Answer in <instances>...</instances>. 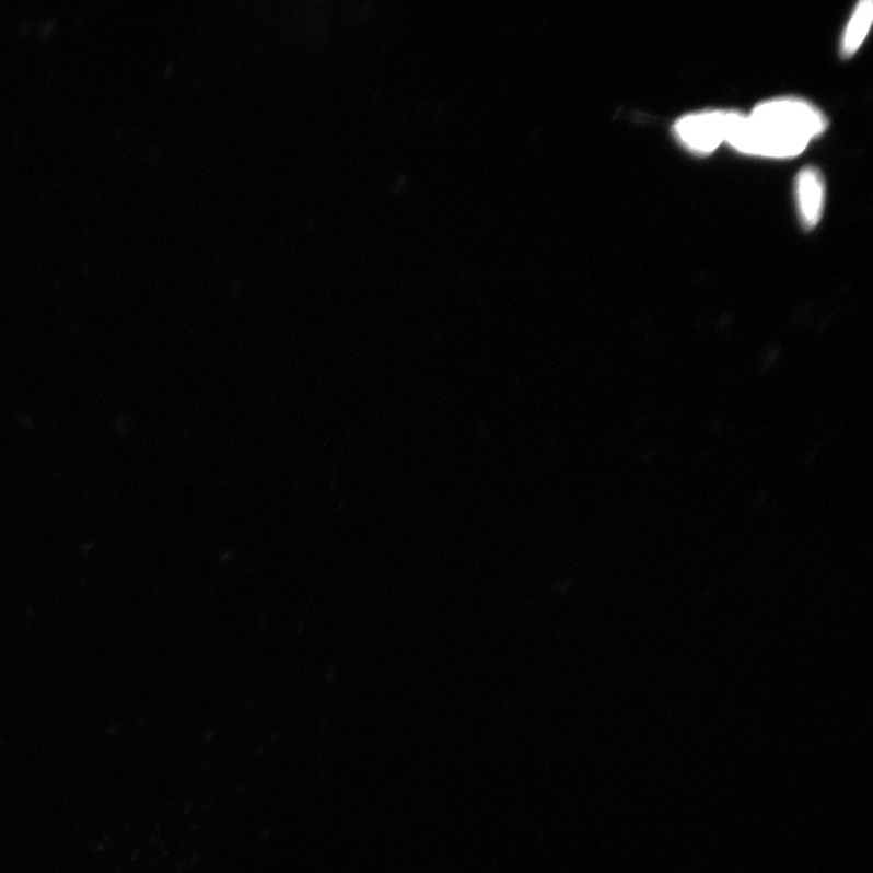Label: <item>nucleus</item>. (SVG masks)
<instances>
[{"instance_id":"nucleus-3","label":"nucleus","mask_w":873,"mask_h":873,"mask_svg":"<svg viewBox=\"0 0 873 873\" xmlns=\"http://www.w3.org/2000/svg\"><path fill=\"white\" fill-rule=\"evenodd\" d=\"M725 123L726 110H701L679 118L674 133L690 152L707 155L725 142Z\"/></svg>"},{"instance_id":"nucleus-2","label":"nucleus","mask_w":873,"mask_h":873,"mask_svg":"<svg viewBox=\"0 0 873 873\" xmlns=\"http://www.w3.org/2000/svg\"><path fill=\"white\" fill-rule=\"evenodd\" d=\"M749 117L771 128L812 141L826 131L827 119L819 108L796 97H779L758 104Z\"/></svg>"},{"instance_id":"nucleus-5","label":"nucleus","mask_w":873,"mask_h":873,"mask_svg":"<svg viewBox=\"0 0 873 873\" xmlns=\"http://www.w3.org/2000/svg\"><path fill=\"white\" fill-rule=\"evenodd\" d=\"M872 2L870 0H861L846 27L841 46L843 58H850L863 46L872 25Z\"/></svg>"},{"instance_id":"nucleus-1","label":"nucleus","mask_w":873,"mask_h":873,"mask_svg":"<svg viewBox=\"0 0 873 873\" xmlns=\"http://www.w3.org/2000/svg\"><path fill=\"white\" fill-rule=\"evenodd\" d=\"M725 142L737 152L776 160L798 156L811 143L736 110H726Z\"/></svg>"},{"instance_id":"nucleus-4","label":"nucleus","mask_w":873,"mask_h":873,"mask_svg":"<svg viewBox=\"0 0 873 873\" xmlns=\"http://www.w3.org/2000/svg\"><path fill=\"white\" fill-rule=\"evenodd\" d=\"M799 216L804 230L819 225L825 205V183L822 173L814 166L804 167L796 182Z\"/></svg>"}]
</instances>
